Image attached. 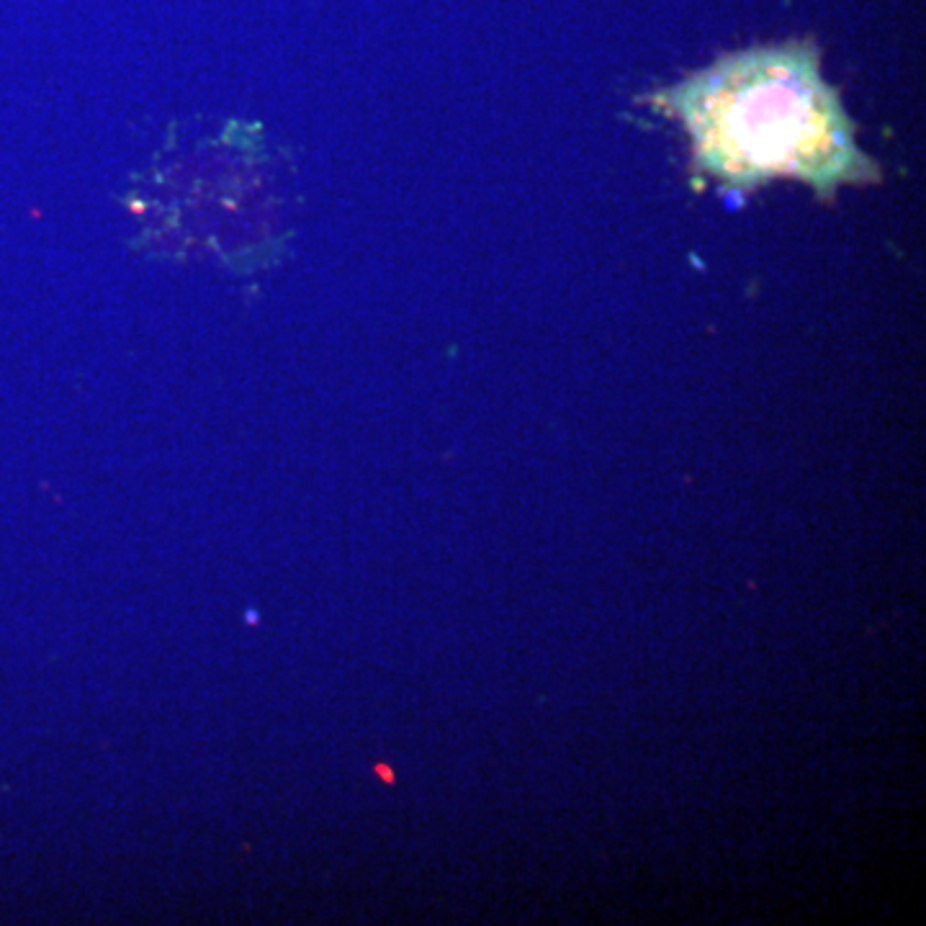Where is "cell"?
Here are the masks:
<instances>
[{"mask_svg": "<svg viewBox=\"0 0 926 926\" xmlns=\"http://www.w3.org/2000/svg\"><path fill=\"white\" fill-rule=\"evenodd\" d=\"M656 101L685 124L695 168L736 191L798 178L831 196L878 178L811 44L728 55Z\"/></svg>", "mask_w": 926, "mask_h": 926, "instance_id": "obj_1", "label": "cell"}]
</instances>
